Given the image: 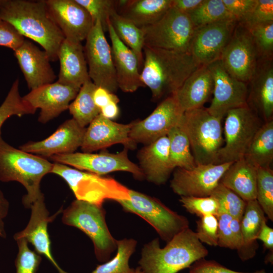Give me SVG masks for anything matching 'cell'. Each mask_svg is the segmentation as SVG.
<instances>
[{"label":"cell","instance_id":"6da1fadb","mask_svg":"<svg viewBox=\"0 0 273 273\" xmlns=\"http://www.w3.org/2000/svg\"><path fill=\"white\" fill-rule=\"evenodd\" d=\"M0 19L11 24L24 37L39 44L51 61L58 60L60 46L65 37L44 0H0Z\"/></svg>","mask_w":273,"mask_h":273},{"label":"cell","instance_id":"7a4b0ae2","mask_svg":"<svg viewBox=\"0 0 273 273\" xmlns=\"http://www.w3.org/2000/svg\"><path fill=\"white\" fill-rule=\"evenodd\" d=\"M143 54L141 79L155 101L174 94L200 66L189 53L144 46Z\"/></svg>","mask_w":273,"mask_h":273},{"label":"cell","instance_id":"3957f363","mask_svg":"<svg viewBox=\"0 0 273 273\" xmlns=\"http://www.w3.org/2000/svg\"><path fill=\"white\" fill-rule=\"evenodd\" d=\"M208 251L188 228L174 236L164 248L158 238L146 244L139 261L144 273H177L207 256Z\"/></svg>","mask_w":273,"mask_h":273},{"label":"cell","instance_id":"277c9868","mask_svg":"<svg viewBox=\"0 0 273 273\" xmlns=\"http://www.w3.org/2000/svg\"><path fill=\"white\" fill-rule=\"evenodd\" d=\"M53 167V163L44 158L16 149L0 137V180L15 181L24 187L27 194L22 203L26 208H30L43 195L40 184Z\"/></svg>","mask_w":273,"mask_h":273},{"label":"cell","instance_id":"5b68a950","mask_svg":"<svg viewBox=\"0 0 273 273\" xmlns=\"http://www.w3.org/2000/svg\"><path fill=\"white\" fill-rule=\"evenodd\" d=\"M221 120L204 107L183 113L179 124L189 139L196 165L214 163L224 144Z\"/></svg>","mask_w":273,"mask_h":273},{"label":"cell","instance_id":"8992f818","mask_svg":"<svg viewBox=\"0 0 273 273\" xmlns=\"http://www.w3.org/2000/svg\"><path fill=\"white\" fill-rule=\"evenodd\" d=\"M51 173L68 184L76 200L102 206L107 200H129L130 189L109 176L78 170L62 164L53 163Z\"/></svg>","mask_w":273,"mask_h":273},{"label":"cell","instance_id":"52a82bcc","mask_svg":"<svg viewBox=\"0 0 273 273\" xmlns=\"http://www.w3.org/2000/svg\"><path fill=\"white\" fill-rule=\"evenodd\" d=\"M62 213L63 223L78 229L90 239L97 260L108 261L117 249V240L109 231L102 206L76 199Z\"/></svg>","mask_w":273,"mask_h":273},{"label":"cell","instance_id":"ba28073f","mask_svg":"<svg viewBox=\"0 0 273 273\" xmlns=\"http://www.w3.org/2000/svg\"><path fill=\"white\" fill-rule=\"evenodd\" d=\"M225 116L224 144L214 164L235 162L243 158L263 124L258 114L248 105L231 110Z\"/></svg>","mask_w":273,"mask_h":273},{"label":"cell","instance_id":"9c48e42d","mask_svg":"<svg viewBox=\"0 0 273 273\" xmlns=\"http://www.w3.org/2000/svg\"><path fill=\"white\" fill-rule=\"evenodd\" d=\"M129 195V200L116 202L125 211L138 215L145 220L166 242L189 228L187 217L172 210L158 199L132 189H130Z\"/></svg>","mask_w":273,"mask_h":273},{"label":"cell","instance_id":"30bf717a","mask_svg":"<svg viewBox=\"0 0 273 273\" xmlns=\"http://www.w3.org/2000/svg\"><path fill=\"white\" fill-rule=\"evenodd\" d=\"M142 29L144 46L190 54L195 28L188 14L171 7L158 21Z\"/></svg>","mask_w":273,"mask_h":273},{"label":"cell","instance_id":"8fae6325","mask_svg":"<svg viewBox=\"0 0 273 273\" xmlns=\"http://www.w3.org/2000/svg\"><path fill=\"white\" fill-rule=\"evenodd\" d=\"M104 32L97 20L85 39L84 53L91 81L97 86L115 94L119 88L111 47Z\"/></svg>","mask_w":273,"mask_h":273},{"label":"cell","instance_id":"7c38bea8","mask_svg":"<svg viewBox=\"0 0 273 273\" xmlns=\"http://www.w3.org/2000/svg\"><path fill=\"white\" fill-rule=\"evenodd\" d=\"M128 150L125 148L117 153L74 152L56 155L50 158L55 163L71 166L78 170L98 175H105L115 171H126L132 174L136 179L142 180L144 178L143 173L139 165L129 159Z\"/></svg>","mask_w":273,"mask_h":273},{"label":"cell","instance_id":"4fadbf2b","mask_svg":"<svg viewBox=\"0 0 273 273\" xmlns=\"http://www.w3.org/2000/svg\"><path fill=\"white\" fill-rule=\"evenodd\" d=\"M259 59L250 32L237 22L220 58L224 69L232 77L248 83L255 72Z\"/></svg>","mask_w":273,"mask_h":273},{"label":"cell","instance_id":"5bb4252c","mask_svg":"<svg viewBox=\"0 0 273 273\" xmlns=\"http://www.w3.org/2000/svg\"><path fill=\"white\" fill-rule=\"evenodd\" d=\"M233 162L197 164L190 169L176 168L170 187L180 197L210 196Z\"/></svg>","mask_w":273,"mask_h":273},{"label":"cell","instance_id":"9a60e30c","mask_svg":"<svg viewBox=\"0 0 273 273\" xmlns=\"http://www.w3.org/2000/svg\"><path fill=\"white\" fill-rule=\"evenodd\" d=\"M184 113L173 94L164 98L146 118L133 121L129 138L135 145H148L167 135L179 123Z\"/></svg>","mask_w":273,"mask_h":273},{"label":"cell","instance_id":"2e32d148","mask_svg":"<svg viewBox=\"0 0 273 273\" xmlns=\"http://www.w3.org/2000/svg\"><path fill=\"white\" fill-rule=\"evenodd\" d=\"M208 67L213 79V97L207 108L211 114L222 119L230 110L248 105L247 83L230 75L220 60Z\"/></svg>","mask_w":273,"mask_h":273},{"label":"cell","instance_id":"e0dca14e","mask_svg":"<svg viewBox=\"0 0 273 273\" xmlns=\"http://www.w3.org/2000/svg\"><path fill=\"white\" fill-rule=\"evenodd\" d=\"M237 24L235 19H226L195 28L190 53L196 62L208 65L220 60Z\"/></svg>","mask_w":273,"mask_h":273},{"label":"cell","instance_id":"ac0fdd59","mask_svg":"<svg viewBox=\"0 0 273 273\" xmlns=\"http://www.w3.org/2000/svg\"><path fill=\"white\" fill-rule=\"evenodd\" d=\"M50 15L65 39L74 42L85 40L94 25L87 11L75 0H44Z\"/></svg>","mask_w":273,"mask_h":273},{"label":"cell","instance_id":"d6986e66","mask_svg":"<svg viewBox=\"0 0 273 273\" xmlns=\"http://www.w3.org/2000/svg\"><path fill=\"white\" fill-rule=\"evenodd\" d=\"M79 90L56 81L31 90L22 99L35 111L40 109L38 120L44 124L68 109Z\"/></svg>","mask_w":273,"mask_h":273},{"label":"cell","instance_id":"ffe728a7","mask_svg":"<svg viewBox=\"0 0 273 273\" xmlns=\"http://www.w3.org/2000/svg\"><path fill=\"white\" fill-rule=\"evenodd\" d=\"M133 124V121L117 123L100 113L86 128L81 150L82 152L93 153L119 144L132 149L136 146L129 138Z\"/></svg>","mask_w":273,"mask_h":273},{"label":"cell","instance_id":"44dd1931","mask_svg":"<svg viewBox=\"0 0 273 273\" xmlns=\"http://www.w3.org/2000/svg\"><path fill=\"white\" fill-rule=\"evenodd\" d=\"M86 128L73 118L66 120L48 138L29 142L20 147L25 152L42 157L75 152L82 145Z\"/></svg>","mask_w":273,"mask_h":273},{"label":"cell","instance_id":"7402d4cb","mask_svg":"<svg viewBox=\"0 0 273 273\" xmlns=\"http://www.w3.org/2000/svg\"><path fill=\"white\" fill-rule=\"evenodd\" d=\"M30 208L31 215L27 226L14 235V239H25L34 246L38 254L43 255L52 263L58 273H68L60 267L53 256L48 231V224L62 212V208L52 216H50L43 195L32 204Z\"/></svg>","mask_w":273,"mask_h":273},{"label":"cell","instance_id":"603a6c76","mask_svg":"<svg viewBox=\"0 0 273 273\" xmlns=\"http://www.w3.org/2000/svg\"><path fill=\"white\" fill-rule=\"evenodd\" d=\"M14 52L31 90L54 82L57 77L50 63V58L44 50L25 40Z\"/></svg>","mask_w":273,"mask_h":273},{"label":"cell","instance_id":"cb8c5ba5","mask_svg":"<svg viewBox=\"0 0 273 273\" xmlns=\"http://www.w3.org/2000/svg\"><path fill=\"white\" fill-rule=\"evenodd\" d=\"M247 104L264 122L273 115L272 59H259L248 82Z\"/></svg>","mask_w":273,"mask_h":273},{"label":"cell","instance_id":"d4e9b609","mask_svg":"<svg viewBox=\"0 0 273 273\" xmlns=\"http://www.w3.org/2000/svg\"><path fill=\"white\" fill-rule=\"evenodd\" d=\"M108 32L118 88L125 93H133L140 87H145L141 79V70L135 55L118 38L110 20Z\"/></svg>","mask_w":273,"mask_h":273},{"label":"cell","instance_id":"484cf974","mask_svg":"<svg viewBox=\"0 0 273 273\" xmlns=\"http://www.w3.org/2000/svg\"><path fill=\"white\" fill-rule=\"evenodd\" d=\"M144 178L156 185L165 184L174 170L170 164L167 135L145 145L138 154Z\"/></svg>","mask_w":273,"mask_h":273},{"label":"cell","instance_id":"4316f807","mask_svg":"<svg viewBox=\"0 0 273 273\" xmlns=\"http://www.w3.org/2000/svg\"><path fill=\"white\" fill-rule=\"evenodd\" d=\"M58 59L60 67L57 81L59 83L80 89L90 80L81 42L64 39L60 46Z\"/></svg>","mask_w":273,"mask_h":273},{"label":"cell","instance_id":"83f0119b","mask_svg":"<svg viewBox=\"0 0 273 273\" xmlns=\"http://www.w3.org/2000/svg\"><path fill=\"white\" fill-rule=\"evenodd\" d=\"M213 90V79L208 65L200 66L174 93L181 110L203 107Z\"/></svg>","mask_w":273,"mask_h":273},{"label":"cell","instance_id":"f1b7e54d","mask_svg":"<svg viewBox=\"0 0 273 273\" xmlns=\"http://www.w3.org/2000/svg\"><path fill=\"white\" fill-rule=\"evenodd\" d=\"M257 167L244 158L233 162L220 182L246 202L256 198Z\"/></svg>","mask_w":273,"mask_h":273},{"label":"cell","instance_id":"f546056e","mask_svg":"<svg viewBox=\"0 0 273 273\" xmlns=\"http://www.w3.org/2000/svg\"><path fill=\"white\" fill-rule=\"evenodd\" d=\"M171 4L172 0H125L116 12L142 28L158 21Z\"/></svg>","mask_w":273,"mask_h":273},{"label":"cell","instance_id":"4dcf8cb0","mask_svg":"<svg viewBox=\"0 0 273 273\" xmlns=\"http://www.w3.org/2000/svg\"><path fill=\"white\" fill-rule=\"evenodd\" d=\"M243 158L256 167H270L273 160V119L262 124Z\"/></svg>","mask_w":273,"mask_h":273},{"label":"cell","instance_id":"1f68e13d","mask_svg":"<svg viewBox=\"0 0 273 273\" xmlns=\"http://www.w3.org/2000/svg\"><path fill=\"white\" fill-rule=\"evenodd\" d=\"M110 22L118 38L135 55L141 70L144 63L143 30L130 20L121 16L116 11L111 14Z\"/></svg>","mask_w":273,"mask_h":273},{"label":"cell","instance_id":"d6a6232c","mask_svg":"<svg viewBox=\"0 0 273 273\" xmlns=\"http://www.w3.org/2000/svg\"><path fill=\"white\" fill-rule=\"evenodd\" d=\"M96 86L91 80L85 82L68 107L72 118L83 127H85L100 113L93 99Z\"/></svg>","mask_w":273,"mask_h":273},{"label":"cell","instance_id":"836d02e7","mask_svg":"<svg viewBox=\"0 0 273 273\" xmlns=\"http://www.w3.org/2000/svg\"><path fill=\"white\" fill-rule=\"evenodd\" d=\"M167 136L169 140V159L172 168L190 169L195 167L196 164L189 139L179 122L170 129Z\"/></svg>","mask_w":273,"mask_h":273},{"label":"cell","instance_id":"e575fe53","mask_svg":"<svg viewBox=\"0 0 273 273\" xmlns=\"http://www.w3.org/2000/svg\"><path fill=\"white\" fill-rule=\"evenodd\" d=\"M263 211L256 200L246 202L244 214L241 220L243 246L241 250H245L241 259L245 260L246 251L251 250L257 240L262 222L266 220Z\"/></svg>","mask_w":273,"mask_h":273},{"label":"cell","instance_id":"d590c367","mask_svg":"<svg viewBox=\"0 0 273 273\" xmlns=\"http://www.w3.org/2000/svg\"><path fill=\"white\" fill-rule=\"evenodd\" d=\"M117 253L112 259L97 266L90 273H134L129 260L135 250L137 241L132 238L116 241Z\"/></svg>","mask_w":273,"mask_h":273},{"label":"cell","instance_id":"8d00e7d4","mask_svg":"<svg viewBox=\"0 0 273 273\" xmlns=\"http://www.w3.org/2000/svg\"><path fill=\"white\" fill-rule=\"evenodd\" d=\"M188 14L195 28L224 20H236L227 10L222 0H204Z\"/></svg>","mask_w":273,"mask_h":273},{"label":"cell","instance_id":"74e56055","mask_svg":"<svg viewBox=\"0 0 273 273\" xmlns=\"http://www.w3.org/2000/svg\"><path fill=\"white\" fill-rule=\"evenodd\" d=\"M264 214L273 221V170L270 167H257L256 198Z\"/></svg>","mask_w":273,"mask_h":273},{"label":"cell","instance_id":"f35d334b","mask_svg":"<svg viewBox=\"0 0 273 273\" xmlns=\"http://www.w3.org/2000/svg\"><path fill=\"white\" fill-rule=\"evenodd\" d=\"M19 80L16 79L0 106V137L1 128L5 121L12 116L21 117L25 115L33 114L35 110L25 102L19 93Z\"/></svg>","mask_w":273,"mask_h":273},{"label":"cell","instance_id":"ab89813d","mask_svg":"<svg viewBox=\"0 0 273 273\" xmlns=\"http://www.w3.org/2000/svg\"><path fill=\"white\" fill-rule=\"evenodd\" d=\"M218 204V212H225L241 220L246 202L231 190L219 183L211 195Z\"/></svg>","mask_w":273,"mask_h":273},{"label":"cell","instance_id":"60d3db41","mask_svg":"<svg viewBox=\"0 0 273 273\" xmlns=\"http://www.w3.org/2000/svg\"><path fill=\"white\" fill-rule=\"evenodd\" d=\"M247 29L252 36L259 59H272L273 21L257 24Z\"/></svg>","mask_w":273,"mask_h":273},{"label":"cell","instance_id":"b9f144b4","mask_svg":"<svg viewBox=\"0 0 273 273\" xmlns=\"http://www.w3.org/2000/svg\"><path fill=\"white\" fill-rule=\"evenodd\" d=\"M89 13L95 22L99 20L104 32L108 31V25L111 14L116 11V1L75 0Z\"/></svg>","mask_w":273,"mask_h":273},{"label":"cell","instance_id":"7bdbcfd3","mask_svg":"<svg viewBox=\"0 0 273 273\" xmlns=\"http://www.w3.org/2000/svg\"><path fill=\"white\" fill-rule=\"evenodd\" d=\"M16 241L18 247L15 261L16 273H36L41 261L40 255L29 248L28 242L25 239Z\"/></svg>","mask_w":273,"mask_h":273},{"label":"cell","instance_id":"ee69618b","mask_svg":"<svg viewBox=\"0 0 273 273\" xmlns=\"http://www.w3.org/2000/svg\"><path fill=\"white\" fill-rule=\"evenodd\" d=\"M179 201L187 211L200 217L208 215L216 216L218 212L217 202L211 196L204 197L181 196Z\"/></svg>","mask_w":273,"mask_h":273},{"label":"cell","instance_id":"f6af8a7d","mask_svg":"<svg viewBox=\"0 0 273 273\" xmlns=\"http://www.w3.org/2000/svg\"><path fill=\"white\" fill-rule=\"evenodd\" d=\"M270 21H273V1L257 0L252 11L237 22L248 28L255 24Z\"/></svg>","mask_w":273,"mask_h":273},{"label":"cell","instance_id":"bcb514c9","mask_svg":"<svg viewBox=\"0 0 273 273\" xmlns=\"http://www.w3.org/2000/svg\"><path fill=\"white\" fill-rule=\"evenodd\" d=\"M196 235L201 243L212 246H217L218 221L214 215H208L197 221Z\"/></svg>","mask_w":273,"mask_h":273},{"label":"cell","instance_id":"7dc6e473","mask_svg":"<svg viewBox=\"0 0 273 273\" xmlns=\"http://www.w3.org/2000/svg\"><path fill=\"white\" fill-rule=\"evenodd\" d=\"M216 216L218 221L217 246L237 249L230 224L232 216L223 212H218Z\"/></svg>","mask_w":273,"mask_h":273},{"label":"cell","instance_id":"c3c4849f","mask_svg":"<svg viewBox=\"0 0 273 273\" xmlns=\"http://www.w3.org/2000/svg\"><path fill=\"white\" fill-rule=\"evenodd\" d=\"M22 36L11 24L0 19V46L13 51L22 45L25 40Z\"/></svg>","mask_w":273,"mask_h":273},{"label":"cell","instance_id":"681fc988","mask_svg":"<svg viewBox=\"0 0 273 273\" xmlns=\"http://www.w3.org/2000/svg\"><path fill=\"white\" fill-rule=\"evenodd\" d=\"M189 273H267L264 269L252 272H243L226 268L215 260L204 258L197 260L189 267Z\"/></svg>","mask_w":273,"mask_h":273},{"label":"cell","instance_id":"f907efd6","mask_svg":"<svg viewBox=\"0 0 273 273\" xmlns=\"http://www.w3.org/2000/svg\"><path fill=\"white\" fill-rule=\"evenodd\" d=\"M222 2L227 10L238 22L252 11L257 0H222Z\"/></svg>","mask_w":273,"mask_h":273},{"label":"cell","instance_id":"816d5d0a","mask_svg":"<svg viewBox=\"0 0 273 273\" xmlns=\"http://www.w3.org/2000/svg\"><path fill=\"white\" fill-rule=\"evenodd\" d=\"M93 99L95 105L100 110L112 102L117 103L119 102V99L115 94L100 86H96L95 89Z\"/></svg>","mask_w":273,"mask_h":273},{"label":"cell","instance_id":"f5cc1de1","mask_svg":"<svg viewBox=\"0 0 273 273\" xmlns=\"http://www.w3.org/2000/svg\"><path fill=\"white\" fill-rule=\"evenodd\" d=\"M204 0H172L171 7L189 14L199 7Z\"/></svg>","mask_w":273,"mask_h":273},{"label":"cell","instance_id":"db71d44e","mask_svg":"<svg viewBox=\"0 0 273 273\" xmlns=\"http://www.w3.org/2000/svg\"><path fill=\"white\" fill-rule=\"evenodd\" d=\"M257 239L261 241L264 246L272 251L273 249V229L268 226L266 220L262 224L261 229L258 233Z\"/></svg>","mask_w":273,"mask_h":273},{"label":"cell","instance_id":"11a10c76","mask_svg":"<svg viewBox=\"0 0 273 273\" xmlns=\"http://www.w3.org/2000/svg\"><path fill=\"white\" fill-rule=\"evenodd\" d=\"M118 103L112 102L100 109V114L104 117L110 120L117 118L119 113Z\"/></svg>","mask_w":273,"mask_h":273},{"label":"cell","instance_id":"9f6ffc18","mask_svg":"<svg viewBox=\"0 0 273 273\" xmlns=\"http://www.w3.org/2000/svg\"><path fill=\"white\" fill-rule=\"evenodd\" d=\"M9 209V203L0 190V221H3V219L7 216Z\"/></svg>","mask_w":273,"mask_h":273},{"label":"cell","instance_id":"6f0895ef","mask_svg":"<svg viewBox=\"0 0 273 273\" xmlns=\"http://www.w3.org/2000/svg\"><path fill=\"white\" fill-rule=\"evenodd\" d=\"M6 234L4 229V224L3 221H0V237L5 238Z\"/></svg>","mask_w":273,"mask_h":273},{"label":"cell","instance_id":"680465c9","mask_svg":"<svg viewBox=\"0 0 273 273\" xmlns=\"http://www.w3.org/2000/svg\"><path fill=\"white\" fill-rule=\"evenodd\" d=\"M134 273H144L141 267L139 266L135 269Z\"/></svg>","mask_w":273,"mask_h":273}]
</instances>
